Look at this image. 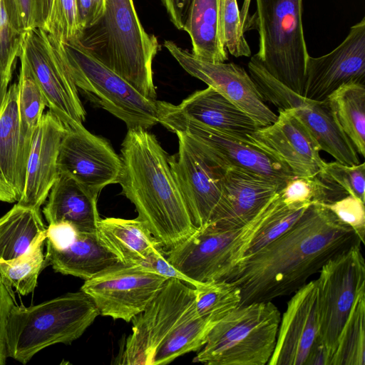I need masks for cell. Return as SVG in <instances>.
I'll return each instance as SVG.
<instances>
[{"instance_id":"33","label":"cell","mask_w":365,"mask_h":365,"mask_svg":"<svg viewBox=\"0 0 365 365\" xmlns=\"http://www.w3.org/2000/svg\"><path fill=\"white\" fill-rule=\"evenodd\" d=\"M195 291L197 313L216 324L241 302L240 289L225 279L202 282Z\"/></svg>"},{"instance_id":"32","label":"cell","mask_w":365,"mask_h":365,"mask_svg":"<svg viewBox=\"0 0 365 365\" xmlns=\"http://www.w3.org/2000/svg\"><path fill=\"white\" fill-rule=\"evenodd\" d=\"M365 364V292L357 297L339 335L330 365Z\"/></svg>"},{"instance_id":"18","label":"cell","mask_w":365,"mask_h":365,"mask_svg":"<svg viewBox=\"0 0 365 365\" xmlns=\"http://www.w3.org/2000/svg\"><path fill=\"white\" fill-rule=\"evenodd\" d=\"M277 120L248 136V143L286 165L294 177H312L324 167L321 148L292 108L279 110Z\"/></svg>"},{"instance_id":"27","label":"cell","mask_w":365,"mask_h":365,"mask_svg":"<svg viewBox=\"0 0 365 365\" xmlns=\"http://www.w3.org/2000/svg\"><path fill=\"white\" fill-rule=\"evenodd\" d=\"M97 232L125 265L145 267L155 254L163 251L147 226L138 218L101 219Z\"/></svg>"},{"instance_id":"3","label":"cell","mask_w":365,"mask_h":365,"mask_svg":"<svg viewBox=\"0 0 365 365\" xmlns=\"http://www.w3.org/2000/svg\"><path fill=\"white\" fill-rule=\"evenodd\" d=\"M78 41L143 96L156 100L152 66L160 46L143 27L133 0H106L103 16Z\"/></svg>"},{"instance_id":"34","label":"cell","mask_w":365,"mask_h":365,"mask_svg":"<svg viewBox=\"0 0 365 365\" xmlns=\"http://www.w3.org/2000/svg\"><path fill=\"white\" fill-rule=\"evenodd\" d=\"M45 242L40 241L31 252L19 259L0 261V276L6 285L22 295L34 292L39 274L47 267L43 252Z\"/></svg>"},{"instance_id":"28","label":"cell","mask_w":365,"mask_h":365,"mask_svg":"<svg viewBox=\"0 0 365 365\" xmlns=\"http://www.w3.org/2000/svg\"><path fill=\"white\" fill-rule=\"evenodd\" d=\"M40 210L18 203L0 218V261L19 259L46 239Z\"/></svg>"},{"instance_id":"1","label":"cell","mask_w":365,"mask_h":365,"mask_svg":"<svg viewBox=\"0 0 365 365\" xmlns=\"http://www.w3.org/2000/svg\"><path fill=\"white\" fill-rule=\"evenodd\" d=\"M361 243L327 207L312 203L282 236L244 257L222 279L241 292L240 305L289 295L331 257Z\"/></svg>"},{"instance_id":"38","label":"cell","mask_w":365,"mask_h":365,"mask_svg":"<svg viewBox=\"0 0 365 365\" xmlns=\"http://www.w3.org/2000/svg\"><path fill=\"white\" fill-rule=\"evenodd\" d=\"M43 29L58 43L78 40L82 31L78 23L76 0H52Z\"/></svg>"},{"instance_id":"8","label":"cell","mask_w":365,"mask_h":365,"mask_svg":"<svg viewBox=\"0 0 365 365\" xmlns=\"http://www.w3.org/2000/svg\"><path fill=\"white\" fill-rule=\"evenodd\" d=\"M277 192L254 219L242 227L220 230L209 224L196 228L184 241L169 250L168 261L194 281L222 279L245 256L273 210Z\"/></svg>"},{"instance_id":"41","label":"cell","mask_w":365,"mask_h":365,"mask_svg":"<svg viewBox=\"0 0 365 365\" xmlns=\"http://www.w3.org/2000/svg\"><path fill=\"white\" fill-rule=\"evenodd\" d=\"M279 192L282 201L287 205L317 203L319 180L316 175L294 177Z\"/></svg>"},{"instance_id":"31","label":"cell","mask_w":365,"mask_h":365,"mask_svg":"<svg viewBox=\"0 0 365 365\" xmlns=\"http://www.w3.org/2000/svg\"><path fill=\"white\" fill-rule=\"evenodd\" d=\"M344 133L356 151L365 155V85L349 83L327 98Z\"/></svg>"},{"instance_id":"43","label":"cell","mask_w":365,"mask_h":365,"mask_svg":"<svg viewBox=\"0 0 365 365\" xmlns=\"http://www.w3.org/2000/svg\"><path fill=\"white\" fill-rule=\"evenodd\" d=\"M13 289L6 285L0 276V365L8 358L6 341V327L9 314L16 305Z\"/></svg>"},{"instance_id":"14","label":"cell","mask_w":365,"mask_h":365,"mask_svg":"<svg viewBox=\"0 0 365 365\" xmlns=\"http://www.w3.org/2000/svg\"><path fill=\"white\" fill-rule=\"evenodd\" d=\"M175 133L178 150L168 156V162L194 226L202 227L223 215L220 169L187 136Z\"/></svg>"},{"instance_id":"30","label":"cell","mask_w":365,"mask_h":365,"mask_svg":"<svg viewBox=\"0 0 365 365\" xmlns=\"http://www.w3.org/2000/svg\"><path fill=\"white\" fill-rule=\"evenodd\" d=\"M18 84L19 115L21 141V167L26 177V165L34 133L37 128L46 102L29 65L20 52Z\"/></svg>"},{"instance_id":"44","label":"cell","mask_w":365,"mask_h":365,"mask_svg":"<svg viewBox=\"0 0 365 365\" xmlns=\"http://www.w3.org/2000/svg\"><path fill=\"white\" fill-rule=\"evenodd\" d=\"M77 229L66 222L49 224L46 229V245L57 250L67 247L74 240Z\"/></svg>"},{"instance_id":"48","label":"cell","mask_w":365,"mask_h":365,"mask_svg":"<svg viewBox=\"0 0 365 365\" xmlns=\"http://www.w3.org/2000/svg\"><path fill=\"white\" fill-rule=\"evenodd\" d=\"M8 88H6L0 80V111L1 110Z\"/></svg>"},{"instance_id":"21","label":"cell","mask_w":365,"mask_h":365,"mask_svg":"<svg viewBox=\"0 0 365 365\" xmlns=\"http://www.w3.org/2000/svg\"><path fill=\"white\" fill-rule=\"evenodd\" d=\"M67 129L51 110L42 115L28 158L26 180L18 204L40 210L58 177L60 145Z\"/></svg>"},{"instance_id":"22","label":"cell","mask_w":365,"mask_h":365,"mask_svg":"<svg viewBox=\"0 0 365 365\" xmlns=\"http://www.w3.org/2000/svg\"><path fill=\"white\" fill-rule=\"evenodd\" d=\"M217 165L224 202L222 217L210 223L215 228L230 230L244 226L254 219L282 189L273 182L253 173L238 168Z\"/></svg>"},{"instance_id":"6","label":"cell","mask_w":365,"mask_h":365,"mask_svg":"<svg viewBox=\"0 0 365 365\" xmlns=\"http://www.w3.org/2000/svg\"><path fill=\"white\" fill-rule=\"evenodd\" d=\"M253 27L259 34L255 54L274 78L304 96L309 56L304 38L303 0H255Z\"/></svg>"},{"instance_id":"10","label":"cell","mask_w":365,"mask_h":365,"mask_svg":"<svg viewBox=\"0 0 365 365\" xmlns=\"http://www.w3.org/2000/svg\"><path fill=\"white\" fill-rule=\"evenodd\" d=\"M247 67L264 101L278 110L292 108L314 135L321 150L346 165L360 163L354 145L341 129L327 99L312 100L294 92L269 74L255 55L251 56Z\"/></svg>"},{"instance_id":"24","label":"cell","mask_w":365,"mask_h":365,"mask_svg":"<svg viewBox=\"0 0 365 365\" xmlns=\"http://www.w3.org/2000/svg\"><path fill=\"white\" fill-rule=\"evenodd\" d=\"M175 107L186 117L247 143L248 136L262 128L210 86L194 92Z\"/></svg>"},{"instance_id":"45","label":"cell","mask_w":365,"mask_h":365,"mask_svg":"<svg viewBox=\"0 0 365 365\" xmlns=\"http://www.w3.org/2000/svg\"><path fill=\"white\" fill-rule=\"evenodd\" d=\"M78 23L83 32L96 24L103 16L106 0H76Z\"/></svg>"},{"instance_id":"26","label":"cell","mask_w":365,"mask_h":365,"mask_svg":"<svg viewBox=\"0 0 365 365\" xmlns=\"http://www.w3.org/2000/svg\"><path fill=\"white\" fill-rule=\"evenodd\" d=\"M98 196L70 175L59 173L42 212L48 225L66 222L80 232L97 231Z\"/></svg>"},{"instance_id":"15","label":"cell","mask_w":365,"mask_h":365,"mask_svg":"<svg viewBox=\"0 0 365 365\" xmlns=\"http://www.w3.org/2000/svg\"><path fill=\"white\" fill-rule=\"evenodd\" d=\"M167 279L146 267L124 265L85 280L81 289L91 297L101 315L129 322L146 308Z\"/></svg>"},{"instance_id":"23","label":"cell","mask_w":365,"mask_h":365,"mask_svg":"<svg viewBox=\"0 0 365 365\" xmlns=\"http://www.w3.org/2000/svg\"><path fill=\"white\" fill-rule=\"evenodd\" d=\"M45 259L46 266L51 265L56 272L85 280L125 265L97 231H78L71 244L62 250L46 245Z\"/></svg>"},{"instance_id":"42","label":"cell","mask_w":365,"mask_h":365,"mask_svg":"<svg viewBox=\"0 0 365 365\" xmlns=\"http://www.w3.org/2000/svg\"><path fill=\"white\" fill-rule=\"evenodd\" d=\"M14 28L21 35L34 28L33 0H3Z\"/></svg>"},{"instance_id":"17","label":"cell","mask_w":365,"mask_h":365,"mask_svg":"<svg viewBox=\"0 0 365 365\" xmlns=\"http://www.w3.org/2000/svg\"><path fill=\"white\" fill-rule=\"evenodd\" d=\"M58 173H65L89 190L99 194L107 185L118 183L120 156L105 138L83 125L67 129L58 157Z\"/></svg>"},{"instance_id":"7","label":"cell","mask_w":365,"mask_h":365,"mask_svg":"<svg viewBox=\"0 0 365 365\" xmlns=\"http://www.w3.org/2000/svg\"><path fill=\"white\" fill-rule=\"evenodd\" d=\"M52 39L78 92L92 104L123 120L128 130H148L159 123L158 100L143 96L78 40L58 43Z\"/></svg>"},{"instance_id":"11","label":"cell","mask_w":365,"mask_h":365,"mask_svg":"<svg viewBox=\"0 0 365 365\" xmlns=\"http://www.w3.org/2000/svg\"><path fill=\"white\" fill-rule=\"evenodd\" d=\"M195 302V288L168 279L146 308L132 319V333L124 341L118 364L152 365Z\"/></svg>"},{"instance_id":"29","label":"cell","mask_w":365,"mask_h":365,"mask_svg":"<svg viewBox=\"0 0 365 365\" xmlns=\"http://www.w3.org/2000/svg\"><path fill=\"white\" fill-rule=\"evenodd\" d=\"M218 1L192 0L183 28L191 39V53L212 63L228 59L218 34Z\"/></svg>"},{"instance_id":"19","label":"cell","mask_w":365,"mask_h":365,"mask_svg":"<svg viewBox=\"0 0 365 365\" xmlns=\"http://www.w3.org/2000/svg\"><path fill=\"white\" fill-rule=\"evenodd\" d=\"M365 82V18L350 28L344 41L329 53L309 56L304 96L324 101L343 85Z\"/></svg>"},{"instance_id":"16","label":"cell","mask_w":365,"mask_h":365,"mask_svg":"<svg viewBox=\"0 0 365 365\" xmlns=\"http://www.w3.org/2000/svg\"><path fill=\"white\" fill-rule=\"evenodd\" d=\"M163 46L190 75L205 83L250 116L261 127L274 123L277 115L245 68L234 63H212L200 59L173 41Z\"/></svg>"},{"instance_id":"25","label":"cell","mask_w":365,"mask_h":365,"mask_svg":"<svg viewBox=\"0 0 365 365\" xmlns=\"http://www.w3.org/2000/svg\"><path fill=\"white\" fill-rule=\"evenodd\" d=\"M25 180L21 167L19 89L14 83L8 88L0 111V201L18 202Z\"/></svg>"},{"instance_id":"9","label":"cell","mask_w":365,"mask_h":365,"mask_svg":"<svg viewBox=\"0 0 365 365\" xmlns=\"http://www.w3.org/2000/svg\"><path fill=\"white\" fill-rule=\"evenodd\" d=\"M159 123L192 140L214 163L238 168L273 182L282 189L294 176L284 164L265 151L182 114L175 105L158 101Z\"/></svg>"},{"instance_id":"47","label":"cell","mask_w":365,"mask_h":365,"mask_svg":"<svg viewBox=\"0 0 365 365\" xmlns=\"http://www.w3.org/2000/svg\"><path fill=\"white\" fill-rule=\"evenodd\" d=\"M52 0H33L34 28L43 29L51 7Z\"/></svg>"},{"instance_id":"20","label":"cell","mask_w":365,"mask_h":365,"mask_svg":"<svg viewBox=\"0 0 365 365\" xmlns=\"http://www.w3.org/2000/svg\"><path fill=\"white\" fill-rule=\"evenodd\" d=\"M293 294L281 317L269 365H306L320 342L317 280L307 282Z\"/></svg>"},{"instance_id":"36","label":"cell","mask_w":365,"mask_h":365,"mask_svg":"<svg viewBox=\"0 0 365 365\" xmlns=\"http://www.w3.org/2000/svg\"><path fill=\"white\" fill-rule=\"evenodd\" d=\"M317 175L338 200L351 195L365 202V163L346 165L339 162L326 163Z\"/></svg>"},{"instance_id":"35","label":"cell","mask_w":365,"mask_h":365,"mask_svg":"<svg viewBox=\"0 0 365 365\" xmlns=\"http://www.w3.org/2000/svg\"><path fill=\"white\" fill-rule=\"evenodd\" d=\"M279 191L273 210L250 244L244 257L254 254L282 236L296 223L311 205L285 204Z\"/></svg>"},{"instance_id":"46","label":"cell","mask_w":365,"mask_h":365,"mask_svg":"<svg viewBox=\"0 0 365 365\" xmlns=\"http://www.w3.org/2000/svg\"><path fill=\"white\" fill-rule=\"evenodd\" d=\"M169 18L178 30H183L192 0H161Z\"/></svg>"},{"instance_id":"37","label":"cell","mask_w":365,"mask_h":365,"mask_svg":"<svg viewBox=\"0 0 365 365\" xmlns=\"http://www.w3.org/2000/svg\"><path fill=\"white\" fill-rule=\"evenodd\" d=\"M237 0L218 1V34L221 43L233 56L250 57Z\"/></svg>"},{"instance_id":"2","label":"cell","mask_w":365,"mask_h":365,"mask_svg":"<svg viewBox=\"0 0 365 365\" xmlns=\"http://www.w3.org/2000/svg\"><path fill=\"white\" fill-rule=\"evenodd\" d=\"M118 183L135 205L139 220L163 247L170 250L192 235L194 226L168 162L156 137L128 130L120 149Z\"/></svg>"},{"instance_id":"12","label":"cell","mask_w":365,"mask_h":365,"mask_svg":"<svg viewBox=\"0 0 365 365\" xmlns=\"http://www.w3.org/2000/svg\"><path fill=\"white\" fill-rule=\"evenodd\" d=\"M361 244H354L329 259L316 279L319 341L329 352L330 360L358 296L365 292V262Z\"/></svg>"},{"instance_id":"13","label":"cell","mask_w":365,"mask_h":365,"mask_svg":"<svg viewBox=\"0 0 365 365\" xmlns=\"http://www.w3.org/2000/svg\"><path fill=\"white\" fill-rule=\"evenodd\" d=\"M21 52L40 88L46 106L66 129L83 125L86 110L78 88L51 36L35 27L23 35Z\"/></svg>"},{"instance_id":"39","label":"cell","mask_w":365,"mask_h":365,"mask_svg":"<svg viewBox=\"0 0 365 365\" xmlns=\"http://www.w3.org/2000/svg\"><path fill=\"white\" fill-rule=\"evenodd\" d=\"M23 35L13 26L3 0H0V80L7 88L14 63L21 52Z\"/></svg>"},{"instance_id":"5","label":"cell","mask_w":365,"mask_h":365,"mask_svg":"<svg viewBox=\"0 0 365 365\" xmlns=\"http://www.w3.org/2000/svg\"><path fill=\"white\" fill-rule=\"evenodd\" d=\"M281 314L271 301L240 305L210 330L193 361L207 365H265L276 345Z\"/></svg>"},{"instance_id":"4","label":"cell","mask_w":365,"mask_h":365,"mask_svg":"<svg viewBox=\"0 0 365 365\" xmlns=\"http://www.w3.org/2000/svg\"><path fill=\"white\" fill-rule=\"evenodd\" d=\"M100 315L91 297L81 289L28 307L14 305L8 317V357L26 364L39 351L78 339Z\"/></svg>"},{"instance_id":"40","label":"cell","mask_w":365,"mask_h":365,"mask_svg":"<svg viewBox=\"0 0 365 365\" xmlns=\"http://www.w3.org/2000/svg\"><path fill=\"white\" fill-rule=\"evenodd\" d=\"M344 224L355 232L361 243H364L365 209L364 202L349 195L329 205H324Z\"/></svg>"}]
</instances>
